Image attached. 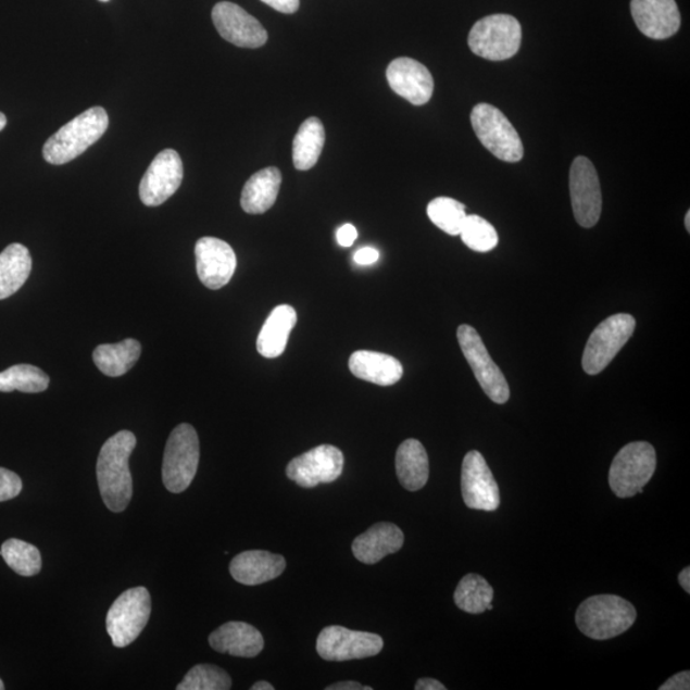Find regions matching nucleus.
<instances>
[{"mask_svg":"<svg viewBox=\"0 0 690 690\" xmlns=\"http://www.w3.org/2000/svg\"><path fill=\"white\" fill-rule=\"evenodd\" d=\"M141 355L140 341L126 339L117 344H101L93 351L96 365L106 376L120 377L136 365Z\"/></svg>","mask_w":690,"mask_h":690,"instance_id":"obj_28","label":"nucleus"},{"mask_svg":"<svg viewBox=\"0 0 690 690\" xmlns=\"http://www.w3.org/2000/svg\"><path fill=\"white\" fill-rule=\"evenodd\" d=\"M33 271V259L27 247L12 243L0 253V301L17 293Z\"/></svg>","mask_w":690,"mask_h":690,"instance_id":"obj_27","label":"nucleus"},{"mask_svg":"<svg viewBox=\"0 0 690 690\" xmlns=\"http://www.w3.org/2000/svg\"><path fill=\"white\" fill-rule=\"evenodd\" d=\"M281 186V173L275 166L260 171L247 180L241 206L247 214H264L274 206Z\"/></svg>","mask_w":690,"mask_h":690,"instance_id":"obj_25","label":"nucleus"},{"mask_svg":"<svg viewBox=\"0 0 690 690\" xmlns=\"http://www.w3.org/2000/svg\"><path fill=\"white\" fill-rule=\"evenodd\" d=\"M7 126V117L3 113H0V130H3Z\"/></svg>","mask_w":690,"mask_h":690,"instance_id":"obj_45","label":"nucleus"},{"mask_svg":"<svg viewBox=\"0 0 690 690\" xmlns=\"http://www.w3.org/2000/svg\"><path fill=\"white\" fill-rule=\"evenodd\" d=\"M49 382V376L33 365H16L0 373V391L3 393L14 390L22 393H41L48 389Z\"/></svg>","mask_w":690,"mask_h":690,"instance_id":"obj_31","label":"nucleus"},{"mask_svg":"<svg viewBox=\"0 0 690 690\" xmlns=\"http://www.w3.org/2000/svg\"><path fill=\"white\" fill-rule=\"evenodd\" d=\"M359 237V231L352 224H344L337 231V241L341 247H351Z\"/></svg>","mask_w":690,"mask_h":690,"instance_id":"obj_39","label":"nucleus"},{"mask_svg":"<svg viewBox=\"0 0 690 690\" xmlns=\"http://www.w3.org/2000/svg\"><path fill=\"white\" fill-rule=\"evenodd\" d=\"M212 17L222 38L236 47L256 49L264 47L267 41V32L264 26L235 3H217L213 9Z\"/></svg>","mask_w":690,"mask_h":690,"instance_id":"obj_16","label":"nucleus"},{"mask_svg":"<svg viewBox=\"0 0 690 690\" xmlns=\"http://www.w3.org/2000/svg\"><path fill=\"white\" fill-rule=\"evenodd\" d=\"M275 11L286 14H292L300 9V0H261Z\"/></svg>","mask_w":690,"mask_h":690,"instance_id":"obj_40","label":"nucleus"},{"mask_svg":"<svg viewBox=\"0 0 690 690\" xmlns=\"http://www.w3.org/2000/svg\"><path fill=\"white\" fill-rule=\"evenodd\" d=\"M325 145V128L316 117L304 121L293 140V164L298 171H310L317 164Z\"/></svg>","mask_w":690,"mask_h":690,"instance_id":"obj_29","label":"nucleus"},{"mask_svg":"<svg viewBox=\"0 0 690 690\" xmlns=\"http://www.w3.org/2000/svg\"><path fill=\"white\" fill-rule=\"evenodd\" d=\"M461 350L476 379L486 396L493 403L504 404L510 401L511 390L505 376L495 362L491 359L488 348L484 344L481 336L471 325L463 324L456 331Z\"/></svg>","mask_w":690,"mask_h":690,"instance_id":"obj_10","label":"nucleus"},{"mask_svg":"<svg viewBox=\"0 0 690 690\" xmlns=\"http://www.w3.org/2000/svg\"><path fill=\"white\" fill-rule=\"evenodd\" d=\"M679 584L687 593H690V568L687 566L686 569H682L679 574Z\"/></svg>","mask_w":690,"mask_h":690,"instance_id":"obj_43","label":"nucleus"},{"mask_svg":"<svg viewBox=\"0 0 690 690\" xmlns=\"http://www.w3.org/2000/svg\"><path fill=\"white\" fill-rule=\"evenodd\" d=\"M414 689L416 690H446L447 687L444 685H441L440 681L435 680L432 678H424V679H419L416 682V687H414Z\"/></svg>","mask_w":690,"mask_h":690,"instance_id":"obj_41","label":"nucleus"},{"mask_svg":"<svg viewBox=\"0 0 690 690\" xmlns=\"http://www.w3.org/2000/svg\"><path fill=\"white\" fill-rule=\"evenodd\" d=\"M396 469L399 482L405 490L424 489L430 475L425 447L416 439L403 441L397 450Z\"/></svg>","mask_w":690,"mask_h":690,"instance_id":"obj_26","label":"nucleus"},{"mask_svg":"<svg viewBox=\"0 0 690 690\" xmlns=\"http://www.w3.org/2000/svg\"><path fill=\"white\" fill-rule=\"evenodd\" d=\"M656 464V450L650 442H630L614 457L609 474L610 488L622 499L642 493L655 475Z\"/></svg>","mask_w":690,"mask_h":690,"instance_id":"obj_4","label":"nucleus"},{"mask_svg":"<svg viewBox=\"0 0 690 690\" xmlns=\"http://www.w3.org/2000/svg\"><path fill=\"white\" fill-rule=\"evenodd\" d=\"M462 495L469 510L493 512L500 505V490L485 457L471 450L462 464Z\"/></svg>","mask_w":690,"mask_h":690,"instance_id":"obj_14","label":"nucleus"},{"mask_svg":"<svg viewBox=\"0 0 690 690\" xmlns=\"http://www.w3.org/2000/svg\"><path fill=\"white\" fill-rule=\"evenodd\" d=\"M348 365L357 379L380 385V387H391L403 376L402 363L393 355L379 352H354Z\"/></svg>","mask_w":690,"mask_h":690,"instance_id":"obj_23","label":"nucleus"},{"mask_svg":"<svg viewBox=\"0 0 690 690\" xmlns=\"http://www.w3.org/2000/svg\"><path fill=\"white\" fill-rule=\"evenodd\" d=\"M522 43V26L510 14H491L476 22L468 36V46L484 60L500 62L511 60Z\"/></svg>","mask_w":690,"mask_h":690,"instance_id":"obj_6","label":"nucleus"},{"mask_svg":"<svg viewBox=\"0 0 690 690\" xmlns=\"http://www.w3.org/2000/svg\"><path fill=\"white\" fill-rule=\"evenodd\" d=\"M427 215L430 221L449 236H460L466 221V206L450 198H438L428 203Z\"/></svg>","mask_w":690,"mask_h":690,"instance_id":"obj_33","label":"nucleus"},{"mask_svg":"<svg viewBox=\"0 0 690 690\" xmlns=\"http://www.w3.org/2000/svg\"><path fill=\"white\" fill-rule=\"evenodd\" d=\"M471 123L479 142L493 156L506 163L520 162L525 155L522 138L498 108L485 103L476 105L471 113Z\"/></svg>","mask_w":690,"mask_h":690,"instance_id":"obj_7","label":"nucleus"},{"mask_svg":"<svg viewBox=\"0 0 690 690\" xmlns=\"http://www.w3.org/2000/svg\"><path fill=\"white\" fill-rule=\"evenodd\" d=\"M297 324V312L289 304H280L268 315L259 334L258 352L265 359H278L285 353L290 333Z\"/></svg>","mask_w":690,"mask_h":690,"instance_id":"obj_24","label":"nucleus"},{"mask_svg":"<svg viewBox=\"0 0 690 690\" xmlns=\"http://www.w3.org/2000/svg\"><path fill=\"white\" fill-rule=\"evenodd\" d=\"M109 117L104 108L93 106L77 115L43 145L42 155L49 164L63 165L83 155L106 133Z\"/></svg>","mask_w":690,"mask_h":690,"instance_id":"obj_2","label":"nucleus"},{"mask_svg":"<svg viewBox=\"0 0 690 690\" xmlns=\"http://www.w3.org/2000/svg\"><path fill=\"white\" fill-rule=\"evenodd\" d=\"M630 11L639 32L650 39H669L679 32L681 17L675 0H631Z\"/></svg>","mask_w":690,"mask_h":690,"instance_id":"obj_19","label":"nucleus"},{"mask_svg":"<svg viewBox=\"0 0 690 690\" xmlns=\"http://www.w3.org/2000/svg\"><path fill=\"white\" fill-rule=\"evenodd\" d=\"M209 643L216 652L236 657H256L265 648L264 637L251 624L229 622L213 631Z\"/></svg>","mask_w":690,"mask_h":690,"instance_id":"obj_21","label":"nucleus"},{"mask_svg":"<svg viewBox=\"0 0 690 690\" xmlns=\"http://www.w3.org/2000/svg\"><path fill=\"white\" fill-rule=\"evenodd\" d=\"M460 236L468 249L481 253L492 251L499 243L497 229L478 215H467Z\"/></svg>","mask_w":690,"mask_h":690,"instance_id":"obj_34","label":"nucleus"},{"mask_svg":"<svg viewBox=\"0 0 690 690\" xmlns=\"http://www.w3.org/2000/svg\"><path fill=\"white\" fill-rule=\"evenodd\" d=\"M199 279L209 289L217 290L234 278L237 256L231 247L219 238L203 237L195 247Z\"/></svg>","mask_w":690,"mask_h":690,"instance_id":"obj_17","label":"nucleus"},{"mask_svg":"<svg viewBox=\"0 0 690 690\" xmlns=\"http://www.w3.org/2000/svg\"><path fill=\"white\" fill-rule=\"evenodd\" d=\"M100 2L108 3L111 2V0H100Z\"/></svg>","mask_w":690,"mask_h":690,"instance_id":"obj_48","label":"nucleus"},{"mask_svg":"<svg viewBox=\"0 0 690 690\" xmlns=\"http://www.w3.org/2000/svg\"><path fill=\"white\" fill-rule=\"evenodd\" d=\"M636 619L635 606L615 594L593 595L580 604L576 614L579 630L595 641H606L626 633Z\"/></svg>","mask_w":690,"mask_h":690,"instance_id":"obj_3","label":"nucleus"},{"mask_svg":"<svg viewBox=\"0 0 690 690\" xmlns=\"http://www.w3.org/2000/svg\"><path fill=\"white\" fill-rule=\"evenodd\" d=\"M344 468V455L333 446H319L290 461L287 476L304 489L337 481Z\"/></svg>","mask_w":690,"mask_h":690,"instance_id":"obj_13","label":"nucleus"},{"mask_svg":"<svg viewBox=\"0 0 690 690\" xmlns=\"http://www.w3.org/2000/svg\"><path fill=\"white\" fill-rule=\"evenodd\" d=\"M287 566L286 559L264 550L241 552L231 561L229 570L238 584L259 586L278 578Z\"/></svg>","mask_w":690,"mask_h":690,"instance_id":"obj_20","label":"nucleus"},{"mask_svg":"<svg viewBox=\"0 0 690 690\" xmlns=\"http://www.w3.org/2000/svg\"><path fill=\"white\" fill-rule=\"evenodd\" d=\"M493 588L478 574H467L457 585L454 601L455 605L468 614H484L486 610H492Z\"/></svg>","mask_w":690,"mask_h":690,"instance_id":"obj_30","label":"nucleus"},{"mask_svg":"<svg viewBox=\"0 0 690 690\" xmlns=\"http://www.w3.org/2000/svg\"><path fill=\"white\" fill-rule=\"evenodd\" d=\"M660 690H689L690 689V673L681 672L674 675L669 680L665 681Z\"/></svg>","mask_w":690,"mask_h":690,"instance_id":"obj_37","label":"nucleus"},{"mask_svg":"<svg viewBox=\"0 0 690 690\" xmlns=\"http://www.w3.org/2000/svg\"><path fill=\"white\" fill-rule=\"evenodd\" d=\"M4 688V682L2 681V679H0V690H3Z\"/></svg>","mask_w":690,"mask_h":690,"instance_id":"obj_47","label":"nucleus"},{"mask_svg":"<svg viewBox=\"0 0 690 690\" xmlns=\"http://www.w3.org/2000/svg\"><path fill=\"white\" fill-rule=\"evenodd\" d=\"M636 330V318L629 314H616L602 322L593 330L584 352L586 374L594 376L604 369L623 350Z\"/></svg>","mask_w":690,"mask_h":690,"instance_id":"obj_9","label":"nucleus"},{"mask_svg":"<svg viewBox=\"0 0 690 690\" xmlns=\"http://www.w3.org/2000/svg\"><path fill=\"white\" fill-rule=\"evenodd\" d=\"M326 690H373V688L361 686L360 682L355 681H339L326 688Z\"/></svg>","mask_w":690,"mask_h":690,"instance_id":"obj_42","label":"nucleus"},{"mask_svg":"<svg viewBox=\"0 0 690 690\" xmlns=\"http://www.w3.org/2000/svg\"><path fill=\"white\" fill-rule=\"evenodd\" d=\"M404 535L393 523H377L353 541V555L365 564H376L403 548Z\"/></svg>","mask_w":690,"mask_h":690,"instance_id":"obj_22","label":"nucleus"},{"mask_svg":"<svg viewBox=\"0 0 690 690\" xmlns=\"http://www.w3.org/2000/svg\"><path fill=\"white\" fill-rule=\"evenodd\" d=\"M689 221H690V212H688L687 216H686V228H687L688 231H690V222Z\"/></svg>","mask_w":690,"mask_h":690,"instance_id":"obj_46","label":"nucleus"},{"mask_svg":"<svg viewBox=\"0 0 690 690\" xmlns=\"http://www.w3.org/2000/svg\"><path fill=\"white\" fill-rule=\"evenodd\" d=\"M570 199L574 216L580 227L592 228L602 212V193L599 174L590 159L578 156L569 174Z\"/></svg>","mask_w":690,"mask_h":690,"instance_id":"obj_12","label":"nucleus"},{"mask_svg":"<svg viewBox=\"0 0 690 690\" xmlns=\"http://www.w3.org/2000/svg\"><path fill=\"white\" fill-rule=\"evenodd\" d=\"M379 251L373 249V247H363L354 253V263L361 266H368L377 263L379 260Z\"/></svg>","mask_w":690,"mask_h":690,"instance_id":"obj_38","label":"nucleus"},{"mask_svg":"<svg viewBox=\"0 0 690 690\" xmlns=\"http://www.w3.org/2000/svg\"><path fill=\"white\" fill-rule=\"evenodd\" d=\"M274 686L268 681H258L251 687V690H274Z\"/></svg>","mask_w":690,"mask_h":690,"instance_id":"obj_44","label":"nucleus"},{"mask_svg":"<svg viewBox=\"0 0 690 690\" xmlns=\"http://www.w3.org/2000/svg\"><path fill=\"white\" fill-rule=\"evenodd\" d=\"M134 432L123 430L105 441L97 463L100 495L109 511L125 512L134 495L129 456L136 448Z\"/></svg>","mask_w":690,"mask_h":690,"instance_id":"obj_1","label":"nucleus"},{"mask_svg":"<svg viewBox=\"0 0 690 690\" xmlns=\"http://www.w3.org/2000/svg\"><path fill=\"white\" fill-rule=\"evenodd\" d=\"M151 614L148 588L135 587L123 592L106 615V630L113 645L127 648L142 633Z\"/></svg>","mask_w":690,"mask_h":690,"instance_id":"obj_8","label":"nucleus"},{"mask_svg":"<svg viewBox=\"0 0 690 690\" xmlns=\"http://www.w3.org/2000/svg\"><path fill=\"white\" fill-rule=\"evenodd\" d=\"M387 78L391 90L413 105H425L432 98L431 72L412 58H398L391 62L387 70Z\"/></svg>","mask_w":690,"mask_h":690,"instance_id":"obj_18","label":"nucleus"},{"mask_svg":"<svg viewBox=\"0 0 690 690\" xmlns=\"http://www.w3.org/2000/svg\"><path fill=\"white\" fill-rule=\"evenodd\" d=\"M384 648L380 636L344 627H326L318 635L316 650L326 661H350L379 655Z\"/></svg>","mask_w":690,"mask_h":690,"instance_id":"obj_11","label":"nucleus"},{"mask_svg":"<svg viewBox=\"0 0 690 690\" xmlns=\"http://www.w3.org/2000/svg\"><path fill=\"white\" fill-rule=\"evenodd\" d=\"M22 491V479L10 469L0 467V503L17 498Z\"/></svg>","mask_w":690,"mask_h":690,"instance_id":"obj_36","label":"nucleus"},{"mask_svg":"<svg viewBox=\"0 0 690 690\" xmlns=\"http://www.w3.org/2000/svg\"><path fill=\"white\" fill-rule=\"evenodd\" d=\"M230 688L229 674L221 667L209 664L193 666L177 686L178 690H228Z\"/></svg>","mask_w":690,"mask_h":690,"instance_id":"obj_35","label":"nucleus"},{"mask_svg":"<svg viewBox=\"0 0 690 690\" xmlns=\"http://www.w3.org/2000/svg\"><path fill=\"white\" fill-rule=\"evenodd\" d=\"M200 462V441L193 426L181 424L166 441L163 482L166 490L180 493L190 488Z\"/></svg>","mask_w":690,"mask_h":690,"instance_id":"obj_5","label":"nucleus"},{"mask_svg":"<svg viewBox=\"0 0 690 690\" xmlns=\"http://www.w3.org/2000/svg\"><path fill=\"white\" fill-rule=\"evenodd\" d=\"M184 180V163L176 150L160 152L150 164L140 185L143 205L155 208L170 200Z\"/></svg>","mask_w":690,"mask_h":690,"instance_id":"obj_15","label":"nucleus"},{"mask_svg":"<svg viewBox=\"0 0 690 690\" xmlns=\"http://www.w3.org/2000/svg\"><path fill=\"white\" fill-rule=\"evenodd\" d=\"M0 555L10 568L22 577H33L41 570V554L34 544L17 539L7 540Z\"/></svg>","mask_w":690,"mask_h":690,"instance_id":"obj_32","label":"nucleus"}]
</instances>
